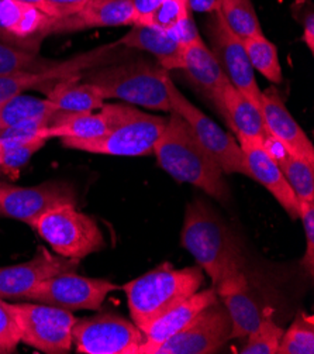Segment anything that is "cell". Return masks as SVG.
Returning a JSON list of instances; mask_svg holds the SVG:
<instances>
[{
    "label": "cell",
    "mask_w": 314,
    "mask_h": 354,
    "mask_svg": "<svg viewBox=\"0 0 314 354\" xmlns=\"http://www.w3.org/2000/svg\"><path fill=\"white\" fill-rule=\"evenodd\" d=\"M314 353V319L311 315L300 312L289 329L284 332L277 354H313Z\"/></svg>",
    "instance_id": "obj_32"
},
{
    "label": "cell",
    "mask_w": 314,
    "mask_h": 354,
    "mask_svg": "<svg viewBox=\"0 0 314 354\" xmlns=\"http://www.w3.org/2000/svg\"><path fill=\"white\" fill-rule=\"evenodd\" d=\"M170 112L179 115L192 129L202 147L220 165L224 174H242L248 176L246 158L235 137L224 131L216 122L200 109L178 89L170 77L166 81Z\"/></svg>",
    "instance_id": "obj_7"
},
{
    "label": "cell",
    "mask_w": 314,
    "mask_h": 354,
    "mask_svg": "<svg viewBox=\"0 0 314 354\" xmlns=\"http://www.w3.org/2000/svg\"><path fill=\"white\" fill-rule=\"evenodd\" d=\"M141 111H137L126 104H106L92 112L69 113L57 112L51 126L47 127V137L50 138H77L92 140L108 134L112 129L123 122L134 118Z\"/></svg>",
    "instance_id": "obj_17"
},
{
    "label": "cell",
    "mask_w": 314,
    "mask_h": 354,
    "mask_svg": "<svg viewBox=\"0 0 314 354\" xmlns=\"http://www.w3.org/2000/svg\"><path fill=\"white\" fill-rule=\"evenodd\" d=\"M203 282L204 274L199 266L175 268L164 263L121 288L127 295L131 319L143 332L159 316L197 292Z\"/></svg>",
    "instance_id": "obj_4"
},
{
    "label": "cell",
    "mask_w": 314,
    "mask_h": 354,
    "mask_svg": "<svg viewBox=\"0 0 314 354\" xmlns=\"http://www.w3.org/2000/svg\"><path fill=\"white\" fill-rule=\"evenodd\" d=\"M166 124V119L139 112L104 134L92 140L63 138L66 149L86 151L92 154L141 157L154 154V147Z\"/></svg>",
    "instance_id": "obj_8"
},
{
    "label": "cell",
    "mask_w": 314,
    "mask_h": 354,
    "mask_svg": "<svg viewBox=\"0 0 314 354\" xmlns=\"http://www.w3.org/2000/svg\"><path fill=\"white\" fill-rule=\"evenodd\" d=\"M131 51L117 41L106 46H100L90 51L78 54L72 58L59 59V62L41 73H17L0 75V106L6 100L28 89L48 91L59 81L82 78L89 71L127 59Z\"/></svg>",
    "instance_id": "obj_6"
},
{
    "label": "cell",
    "mask_w": 314,
    "mask_h": 354,
    "mask_svg": "<svg viewBox=\"0 0 314 354\" xmlns=\"http://www.w3.org/2000/svg\"><path fill=\"white\" fill-rule=\"evenodd\" d=\"M21 342L20 328L10 304L0 298V348L13 353Z\"/></svg>",
    "instance_id": "obj_36"
},
{
    "label": "cell",
    "mask_w": 314,
    "mask_h": 354,
    "mask_svg": "<svg viewBox=\"0 0 314 354\" xmlns=\"http://www.w3.org/2000/svg\"><path fill=\"white\" fill-rule=\"evenodd\" d=\"M216 108L224 116L235 138H247L265 145L269 134L261 111L231 84L223 89Z\"/></svg>",
    "instance_id": "obj_24"
},
{
    "label": "cell",
    "mask_w": 314,
    "mask_h": 354,
    "mask_svg": "<svg viewBox=\"0 0 314 354\" xmlns=\"http://www.w3.org/2000/svg\"><path fill=\"white\" fill-rule=\"evenodd\" d=\"M48 140L36 138L24 143L0 145V171H3L12 178H16L20 169L31 160V157L40 151Z\"/></svg>",
    "instance_id": "obj_33"
},
{
    "label": "cell",
    "mask_w": 314,
    "mask_h": 354,
    "mask_svg": "<svg viewBox=\"0 0 314 354\" xmlns=\"http://www.w3.org/2000/svg\"><path fill=\"white\" fill-rule=\"evenodd\" d=\"M0 354H5V353H3V350H2V348H0Z\"/></svg>",
    "instance_id": "obj_43"
},
{
    "label": "cell",
    "mask_w": 314,
    "mask_h": 354,
    "mask_svg": "<svg viewBox=\"0 0 314 354\" xmlns=\"http://www.w3.org/2000/svg\"><path fill=\"white\" fill-rule=\"evenodd\" d=\"M158 165L181 184H190L219 202H227L230 188L224 172L195 137L189 124L170 112L154 147Z\"/></svg>",
    "instance_id": "obj_2"
},
{
    "label": "cell",
    "mask_w": 314,
    "mask_h": 354,
    "mask_svg": "<svg viewBox=\"0 0 314 354\" xmlns=\"http://www.w3.org/2000/svg\"><path fill=\"white\" fill-rule=\"evenodd\" d=\"M237 141L246 158L250 178L265 187L292 219H299L300 202L265 145L247 138H237Z\"/></svg>",
    "instance_id": "obj_18"
},
{
    "label": "cell",
    "mask_w": 314,
    "mask_h": 354,
    "mask_svg": "<svg viewBox=\"0 0 314 354\" xmlns=\"http://www.w3.org/2000/svg\"><path fill=\"white\" fill-rule=\"evenodd\" d=\"M181 243L210 277L215 288L246 266L237 236L216 209L203 199H195L186 206Z\"/></svg>",
    "instance_id": "obj_1"
},
{
    "label": "cell",
    "mask_w": 314,
    "mask_h": 354,
    "mask_svg": "<svg viewBox=\"0 0 314 354\" xmlns=\"http://www.w3.org/2000/svg\"><path fill=\"white\" fill-rule=\"evenodd\" d=\"M231 340V319L223 302L206 306L179 333L159 344L153 354H212Z\"/></svg>",
    "instance_id": "obj_12"
},
{
    "label": "cell",
    "mask_w": 314,
    "mask_h": 354,
    "mask_svg": "<svg viewBox=\"0 0 314 354\" xmlns=\"http://www.w3.org/2000/svg\"><path fill=\"white\" fill-rule=\"evenodd\" d=\"M62 203L77 205L71 183L48 181L36 187H16L0 183V216L32 226L44 212Z\"/></svg>",
    "instance_id": "obj_14"
},
{
    "label": "cell",
    "mask_w": 314,
    "mask_h": 354,
    "mask_svg": "<svg viewBox=\"0 0 314 354\" xmlns=\"http://www.w3.org/2000/svg\"><path fill=\"white\" fill-rule=\"evenodd\" d=\"M242 43L244 47H246L254 71H258L261 75H264L272 84H282L284 74L281 62H279L276 46L269 41L264 34L244 40Z\"/></svg>",
    "instance_id": "obj_29"
},
{
    "label": "cell",
    "mask_w": 314,
    "mask_h": 354,
    "mask_svg": "<svg viewBox=\"0 0 314 354\" xmlns=\"http://www.w3.org/2000/svg\"><path fill=\"white\" fill-rule=\"evenodd\" d=\"M216 301H219V295L216 288L212 287L195 292L179 305L169 309L143 330V343L138 354H153L159 344L179 333L195 319L197 313Z\"/></svg>",
    "instance_id": "obj_21"
},
{
    "label": "cell",
    "mask_w": 314,
    "mask_h": 354,
    "mask_svg": "<svg viewBox=\"0 0 314 354\" xmlns=\"http://www.w3.org/2000/svg\"><path fill=\"white\" fill-rule=\"evenodd\" d=\"M17 2H21V3H26V5L37 8V9L43 10L44 13H47V15L50 16V13H48V6H47L46 0H17Z\"/></svg>",
    "instance_id": "obj_42"
},
{
    "label": "cell",
    "mask_w": 314,
    "mask_h": 354,
    "mask_svg": "<svg viewBox=\"0 0 314 354\" xmlns=\"http://www.w3.org/2000/svg\"><path fill=\"white\" fill-rule=\"evenodd\" d=\"M58 62L59 59L46 58L40 53H31L0 43V75L41 73L55 66Z\"/></svg>",
    "instance_id": "obj_31"
},
{
    "label": "cell",
    "mask_w": 314,
    "mask_h": 354,
    "mask_svg": "<svg viewBox=\"0 0 314 354\" xmlns=\"http://www.w3.org/2000/svg\"><path fill=\"white\" fill-rule=\"evenodd\" d=\"M51 17L63 19L79 12L88 0H46Z\"/></svg>",
    "instance_id": "obj_38"
},
{
    "label": "cell",
    "mask_w": 314,
    "mask_h": 354,
    "mask_svg": "<svg viewBox=\"0 0 314 354\" xmlns=\"http://www.w3.org/2000/svg\"><path fill=\"white\" fill-rule=\"evenodd\" d=\"M164 0H133L135 12V24L143 23L150 15H153Z\"/></svg>",
    "instance_id": "obj_40"
},
{
    "label": "cell",
    "mask_w": 314,
    "mask_h": 354,
    "mask_svg": "<svg viewBox=\"0 0 314 354\" xmlns=\"http://www.w3.org/2000/svg\"><path fill=\"white\" fill-rule=\"evenodd\" d=\"M223 0H188L190 13H213L219 9Z\"/></svg>",
    "instance_id": "obj_41"
},
{
    "label": "cell",
    "mask_w": 314,
    "mask_h": 354,
    "mask_svg": "<svg viewBox=\"0 0 314 354\" xmlns=\"http://www.w3.org/2000/svg\"><path fill=\"white\" fill-rule=\"evenodd\" d=\"M306 237V252L302 259V266L313 275L314 272V201L300 202V216Z\"/></svg>",
    "instance_id": "obj_37"
},
{
    "label": "cell",
    "mask_w": 314,
    "mask_h": 354,
    "mask_svg": "<svg viewBox=\"0 0 314 354\" xmlns=\"http://www.w3.org/2000/svg\"><path fill=\"white\" fill-rule=\"evenodd\" d=\"M0 172H2V171H0Z\"/></svg>",
    "instance_id": "obj_45"
},
{
    "label": "cell",
    "mask_w": 314,
    "mask_h": 354,
    "mask_svg": "<svg viewBox=\"0 0 314 354\" xmlns=\"http://www.w3.org/2000/svg\"><path fill=\"white\" fill-rule=\"evenodd\" d=\"M46 93L59 111L69 113L97 111L106 102L95 85L79 78L59 81Z\"/></svg>",
    "instance_id": "obj_26"
},
{
    "label": "cell",
    "mask_w": 314,
    "mask_h": 354,
    "mask_svg": "<svg viewBox=\"0 0 314 354\" xmlns=\"http://www.w3.org/2000/svg\"><path fill=\"white\" fill-rule=\"evenodd\" d=\"M284 329L277 326L272 319L271 313L266 315L259 326L250 333L247 344L244 346L241 354H277L279 344L284 336Z\"/></svg>",
    "instance_id": "obj_34"
},
{
    "label": "cell",
    "mask_w": 314,
    "mask_h": 354,
    "mask_svg": "<svg viewBox=\"0 0 314 354\" xmlns=\"http://www.w3.org/2000/svg\"><path fill=\"white\" fill-rule=\"evenodd\" d=\"M185 2H188V0H185Z\"/></svg>",
    "instance_id": "obj_44"
},
{
    "label": "cell",
    "mask_w": 314,
    "mask_h": 354,
    "mask_svg": "<svg viewBox=\"0 0 314 354\" xmlns=\"http://www.w3.org/2000/svg\"><path fill=\"white\" fill-rule=\"evenodd\" d=\"M133 0H88L72 16L55 20L54 35L71 34L88 28L134 26Z\"/></svg>",
    "instance_id": "obj_22"
},
{
    "label": "cell",
    "mask_w": 314,
    "mask_h": 354,
    "mask_svg": "<svg viewBox=\"0 0 314 354\" xmlns=\"http://www.w3.org/2000/svg\"><path fill=\"white\" fill-rule=\"evenodd\" d=\"M261 115L269 137L281 145L286 153L314 162L313 143L275 88L261 93Z\"/></svg>",
    "instance_id": "obj_19"
},
{
    "label": "cell",
    "mask_w": 314,
    "mask_h": 354,
    "mask_svg": "<svg viewBox=\"0 0 314 354\" xmlns=\"http://www.w3.org/2000/svg\"><path fill=\"white\" fill-rule=\"evenodd\" d=\"M189 81L202 91L207 97H210L215 104L219 103L223 89L230 84L227 75L203 39L184 47L182 69Z\"/></svg>",
    "instance_id": "obj_23"
},
{
    "label": "cell",
    "mask_w": 314,
    "mask_h": 354,
    "mask_svg": "<svg viewBox=\"0 0 314 354\" xmlns=\"http://www.w3.org/2000/svg\"><path fill=\"white\" fill-rule=\"evenodd\" d=\"M277 164L299 202L314 201V162L285 153Z\"/></svg>",
    "instance_id": "obj_30"
},
{
    "label": "cell",
    "mask_w": 314,
    "mask_h": 354,
    "mask_svg": "<svg viewBox=\"0 0 314 354\" xmlns=\"http://www.w3.org/2000/svg\"><path fill=\"white\" fill-rule=\"evenodd\" d=\"M169 73L157 61L131 57L95 68L81 81L95 85L104 100L117 99L151 111L170 113L166 81Z\"/></svg>",
    "instance_id": "obj_3"
},
{
    "label": "cell",
    "mask_w": 314,
    "mask_h": 354,
    "mask_svg": "<svg viewBox=\"0 0 314 354\" xmlns=\"http://www.w3.org/2000/svg\"><path fill=\"white\" fill-rule=\"evenodd\" d=\"M81 260L66 259L54 254L46 247H39L37 253L26 263L0 268V298H24L44 279L62 272H72L79 268Z\"/></svg>",
    "instance_id": "obj_16"
},
{
    "label": "cell",
    "mask_w": 314,
    "mask_h": 354,
    "mask_svg": "<svg viewBox=\"0 0 314 354\" xmlns=\"http://www.w3.org/2000/svg\"><path fill=\"white\" fill-rule=\"evenodd\" d=\"M296 12L302 13V26H303V35H302V40L303 43L308 47L310 53L314 51V13L313 9L310 8L308 10H306V6L303 8V10H299L297 8L295 9Z\"/></svg>",
    "instance_id": "obj_39"
},
{
    "label": "cell",
    "mask_w": 314,
    "mask_h": 354,
    "mask_svg": "<svg viewBox=\"0 0 314 354\" xmlns=\"http://www.w3.org/2000/svg\"><path fill=\"white\" fill-rule=\"evenodd\" d=\"M72 343L81 354H138L143 332L126 317L103 312L77 319Z\"/></svg>",
    "instance_id": "obj_10"
},
{
    "label": "cell",
    "mask_w": 314,
    "mask_h": 354,
    "mask_svg": "<svg viewBox=\"0 0 314 354\" xmlns=\"http://www.w3.org/2000/svg\"><path fill=\"white\" fill-rule=\"evenodd\" d=\"M120 287L112 281L101 278H88L72 272H62L44 279L34 287L24 299L46 304L66 310H99L113 291Z\"/></svg>",
    "instance_id": "obj_11"
},
{
    "label": "cell",
    "mask_w": 314,
    "mask_h": 354,
    "mask_svg": "<svg viewBox=\"0 0 314 354\" xmlns=\"http://www.w3.org/2000/svg\"><path fill=\"white\" fill-rule=\"evenodd\" d=\"M216 291L230 315L231 339L247 337L259 326L264 317L269 315L242 271L223 281Z\"/></svg>",
    "instance_id": "obj_20"
},
{
    "label": "cell",
    "mask_w": 314,
    "mask_h": 354,
    "mask_svg": "<svg viewBox=\"0 0 314 354\" xmlns=\"http://www.w3.org/2000/svg\"><path fill=\"white\" fill-rule=\"evenodd\" d=\"M189 13L190 10L185 0H164L158 9L139 24L170 32Z\"/></svg>",
    "instance_id": "obj_35"
},
{
    "label": "cell",
    "mask_w": 314,
    "mask_h": 354,
    "mask_svg": "<svg viewBox=\"0 0 314 354\" xmlns=\"http://www.w3.org/2000/svg\"><path fill=\"white\" fill-rule=\"evenodd\" d=\"M207 34L213 47L212 51L219 59L230 84L261 111L262 91L257 84L255 71L248 59L246 47L242 40L228 30L217 10L208 13Z\"/></svg>",
    "instance_id": "obj_13"
},
{
    "label": "cell",
    "mask_w": 314,
    "mask_h": 354,
    "mask_svg": "<svg viewBox=\"0 0 314 354\" xmlns=\"http://www.w3.org/2000/svg\"><path fill=\"white\" fill-rule=\"evenodd\" d=\"M217 13L228 30L242 41L264 34L253 0H223Z\"/></svg>",
    "instance_id": "obj_28"
},
{
    "label": "cell",
    "mask_w": 314,
    "mask_h": 354,
    "mask_svg": "<svg viewBox=\"0 0 314 354\" xmlns=\"http://www.w3.org/2000/svg\"><path fill=\"white\" fill-rule=\"evenodd\" d=\"M117 41L135 51H147L168 73L182 69L184 47L166 31L150 26L134 24Z\"/></svg>",
    "instance_id": "obj_25"
},
{
    "label": "cell",
    "mask_w": 314,
    "mask_h": 354,
    "mask_svg": "<svg viewBox=\"0 0 314 354\" xmlns=\"http://www.w3.org/2000/svg\"><path fill=\"white\" fill-rule=\"evenodd\" d=\"M21 342L43 353L65 354L72 348L77 317L71 310L46 304H10Z\"/></svg>",
    "instance_id": "obj_9"
},
{
    "label": "cell",
    "mask_w": 314,
    "mask_h": 354,
    "mask_svg": "<svg viewBox=\"0 0 314 354\" xmlns=\"http://www.w3.org/2000/svg\"><path fill=\"white\" fill-rule=\"evenodd\" d=\"M55 20L43 10L17 0H0V43L40 53L44 40L54 35Z\"/></svg>",
    "instance_id": "obj_15"
},
{
    "label": "cell",
    "mask_w": 314,
    "mask_h": 354,
    "mask_svg": "<svg viewBox=\"0 0 314 354\" xmlns=\"http://www.w3.org/2000/svg\"><path fill=\"white\" fill-rule=\"evenodd\" d=\"M57 112H59V109L50 99L20 93L0 106V129L28 120L51 118Z\"/></svg>",
    "instance_id": "obj_27"
},
{
    "label": "cell",
    "mask_w": 314,
    "mask_h": 354,
    "mask_svg": "<svg viewBox=\"0 0 314 354\" xmlns=\"http://www.w3.org/2000/svg\"><path fill=\"white\" fill-rule=\"evenodd\" d=\"M31 227L57 254L66 259L82 260L100 252L106 244L96 221L78 210L74 203L51 207Z\"/></svg>",
    "instance_id": "obj_5"
}]
</instances>
